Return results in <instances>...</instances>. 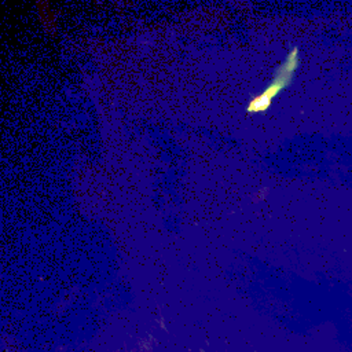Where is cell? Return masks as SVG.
<instances>
[{
    "label": "cell",
    "instance_id": "obj_1",
    "mask_svg": "<svg viewBox=\"0 0 352 352\" xmlns=\"http://www.w3.org/2000/svg\"><path fill=\"white\" fill-rule=\"evenodd\" d=\"M297 66V48H294L286 58V60L278 67L274 80L271 81V84L267 87V89L264 92H261L260 95L254 96L249 104H248V111H265L267 107L271 104V99L272 96H275L282 88H285L289 81L292 80L293 72Z\"/></svg>",
    "mask_w": 352,
    "mask_h": 352
}]
</instances>
